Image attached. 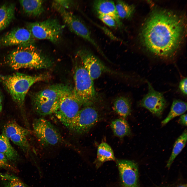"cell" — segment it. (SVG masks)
Wrapping results in <instances>:
<instances>
[{
	"instance_id": "36",
	"label": "cell",
	"mask_w": 187,
	"mask_h": 187,
	"mask_svg": "<svg viewBox=\"0 0 187 187\" xmlns=\"http://www.w3.org/2000/svg\"></svg>"
},
{
	"instance_id": "12",
	"label": "cell",
	"mask_w": 187,
	"mask_h": 187,
	"mask_svg": "<svg viewBox=\"0 0 187 187\" xmlns=\"http://www.w3.org/2000/svg\"><path fill=\"white\" fill-rule=\"evenodd\" d=\"M117 163L121 187H140L137 163L132 161L125 159L117 160Z\"/></svg>"
},
{
	"instance_id": "25",
	"label": "cell",
	"mask_w": 187,
	"mask_h": 187,
	"mask_svg": "<svg viewBox=\"0 0 187 187\" xmlns=\"http://www.w3.org/2000/svg\"><path fill=\"white\" fill-rule=\"evenodd\" d=\"M29 130L18 124L15 121H11L7 123L4 126L2 134L9 139L12 135L18 133L29 134Z\"/></svg>"
},
{
	"instance_id": "6",
	"label": "cell",
	"mask_w": 187,
	"mask_h": 187,
	"mask_svg": "<svg viewBox=\"0 0 187 187\" xmlns=\"http://www.w3.org/2000/svg\"><path fill=\"white\" fill-rule=\"evenodd\" d=\"M74 77V87L72 91L75 97L84 106L93 103L96 96L94 80L81 62L76 66Z\"/></svg>"
},
{
	"instance_id": "20",
	"label": "cell",
	"mask_w": 187,
	"mask_h": 187,
	"mask_svg": "<svg viewBox=\"0 0 187 187\" xmlns=\"http://www.w3.org/2000/svg\"><path fill=\"white\" fill-rule=\"evenodd\" d=\"M110 126L115 135L118 137L122 138L131 134L130 126L124 118L121 117L115 119L111 122Z\"/></svg>"
},
{
	"instance_id": "7",
	"label": "cell",
	"mask_w": 187,
	"mask_h": 187,
	"mask_svg": "<svg viewBox=\"0 0 187 187\" xmlns=\"http://www.w3.org/2000/svg\"><path fill=\"white\" fill-rule=\"evenodd\" d=\"M83 106V104L74 95L72 90L67 85L62 93L58 108L54 114L68 129Z\"/></svg>"
},
{
	"instance_id": "22",
	"label": "cell",
	"mask_w": 187,
	"mask_h": 187,
	"mask_svg": "<svg viewBox=\"0 0 187 187\" xmlns=\"http://www.w3.org/2000/svg\"><path fill=\"white\" fill-rule=\"evenodd\" d=\"M97 159L99 165L107 161L115 160L113 150L106 143H102L98 146Z\"/></svg>"
},
{
	"instance_id": "4",
	"label": "cell",
	"mask_w": 187,
	"mask_h": 187,
	"mask_svg": "<svg viewBox=\"0 0 187 187\" xmlns=\"http://www.w3.org/2000/svg\"><path fill=\"white\" fill-rule=\"evenodd\" d=\"M66 86L61 84L51 85L34 94L32 104L36 113L42 116L54 114L58 108L62 93Z\"/></svg>"
},
{
	"instance_id": "33",
	"label": "cell",
	"mask_w": 187,
	"mask_h": 187,
	"mask_svg": "<svg viewBox=\"0 0 187 187\" xmlns=\"http://www.w3.org/2000/svg\"><path fill=\"white\" fill-rule=\"evenodd\" d=\"M176 187H187V185L186 184H184L180 185Z\"/></svg>"
},
{
	"instance_id": "15",
	"label": "cell",
	"mask_w": 187,
	"mask_h": 187,
	"mask_svg": "<svg viewBox=\"0 0 187 187\" xmlns=\"http://www.w3.org/2000/svg\"><path fill=\"white\" fill-rule=\"evenodd\" d=\"M93 7L96 13L110 16L116 21L118 28L122 27V23L118 16L114 2L110 0H95L93 3Z\"/></svg>"
},
{
	"instance_id": "34",
	"label": "cell",
	"mask_w": 187,
	"mask_h": 187,
	"mask_svg": "<svg viewBox=\"0 0 187 187\" xmlns=\"http://www.w3.org/2000/svg\"><path fill=\"white\" fill-rule=\"evenodd\" d=\"M2 104H0V113L2 111Z\"/></svg>"
},
{
	"instance_id": "31",
	"label": "cell",
	"mask_w": 187,
	"mask_h": 187,
	"mask_svg": "<svg viewBox=\"0 0 187 187\" xmlns=\"http://www.w3.org/2000/svg\"><path fill=\"white\" fill-rule=\"evenodd\" d=\"M187 78L184 77L180 81L179 86V90L184 96L187 95Z\"/></svg>"
},
{
	"instance_id": "13",
	"label": "cell",
	"mask_w": 187,
	"mask_h": 187,
	"mask_svg": "<svg viewBox=\"0 0 187 187\" xmlns=\"http://www.w3.org/2000/svg\"><path fill=\"white\" fill-rule=\"evenodd\" d=\"M148 84V92L140 102L139 105L160 117L166 107V101L162 93L155 90L149 82Z\"/></svg>"
},
{
	"instance_id": "21",
	"label": "cell",
	"mask_w": 187,
	"mask_h": 187,
	"mask_svg": "<svg viewBox=\"0 0 187 187\" xmlns=\"http://www.w3.org/2000/svg\"><path fill=\"white\" fill-rule=\"evenodd\" d=\"M187 109L186 102L179 99L174 100L169 113L161 122L162 125H164L176 117L183 115L186 111Z\"/></svg>"
},
{
	"instance_id": "3",
	"label": "cell",
	"mask_w": 187,
	"mask_h": 187,
	"mask_svg": "<svg viewBox=\"0 0 187 187\" xmlns=\"http://www.w3.org/2000/svg\"><path fill=\"white\" fill-rule=\"evenodd\" d=\"M48 75L31 76L16 73L9 75H0L1 81L13 100L21 109H23L26 93L34 83L48 79Z\"/></svg>"
},
{
	"instance_id": "10",
	"label": "cell",
	"mask_w": 187,
	"mask_h": 187,
	"mask_svg": "<svg viewBox=\"0 0 187 187\" xmlns=\"http://www.w3.org/2000/svg\"><path fill=\"white\" fill-rule=\"evenodd\" d=\"M52 6L60 14L70 31L89 43L98 52L101 51L100 47L93 37L90 29L81 19L54 2Z\"/></svg>"
},
{
	"instance_id": "2",
	"label": "cell",
	"mask_w": 187,
	"mask_h": 187,
	"mask_svg": "<svg viewBox=\"0 0 187 187\" xmlns=\"http://www.w3.org/2000/svg\"><path fill=\"white\" fill-rule=\"evenodd\" d=\"M6 61L15 70L45 69L52 64L51 61L34 45L18 46L7 56Z\"/></svg>"
},
{
	"instance_id": "35",
	"label": "cell",
	"mask_w": 187,
	"mask_h": 187,
	"mask_svg": "<svg viewBox=\"0 0 187 187\" xmlns=\"http://www.w3.org/2000/svg\"><path fill=\"white\" fill-rule=\"evenodd\" d=\"M0 97H1V92H0Z\"/></svg>"
},
{
	"instance_id": "1",
	"label": "cell",
	"mask_w": 187,
	"mask_h": 187,
	"mask_svg": "<svg viewBox=\"0 0 187 187\" xmlns=\"http://www.w3.org/2000/svg\"><path fill=\"white\" fill-rule=\"evenodd\" d=\"M183 28L181 19L174 14L163 11L156 12L144 28V42L155 55L163 58L171 57L181 41Z\"/></svg>"
},
{
	"instance_id": "23",
	"label": "cell",
	"mask_w": 187,
	"mask_h": 187,
	"mask_svg": "<svg viewBox=\"0 0 187 187\" xmlns=\"http://www.w3.org/2000/svg\"><path fill=\"white\" fill-rule=\"evenodd\" d=\"M187 130H185L175 141L171 155L167 162L166 167L169 169L173 161L185 146L187 139Z\"/></svg>"
},
{
	"instance_id": "18",
	"label": "cell",
	"mask_w": 187,
	"mask_h": 187,
	"mask_svg": "<svg viewBox=\"0 0 187 187\" xmlns=\"http://www.w3.org/2000/svg\"><path fill=\"white\" fill-rule=\"evenodd\" d=\"M0 152L12 164L16 163L19 160L18 153L11 145L9 139L2 134L0 135Z\"/></svg>"
},
{
	"instance_id": "24",
	"label": "cell",
	"mask_w": 187,
	"mask_h": 187,
	"mask_svg": "<svg viewBox=\"0 0 187 187\" xmlns=\"http://www.w3.org/2000/svg\"><path fill=\"white\" fill-rule=\"evenodd\" d=\"M0 178L3 187H31L18 177L9 173H1Z\"/></svg>"
},
{
	"instance_id": "9",
	"label": "cell",
	"mask_w": 187,
	"mask_h": 187,
	"mask_svg": "<svg viewBox=\"0 0 187 187\" xmlns=\"http://www.w3.org/2000/svg\"><path fill=\"white\" fill-rule=\"evenodd\" d=\"M93 103L83 106L74 118L68 128L71 133L78 135L85 134L98 122L100 113Z\"/></svg>"
},
{
	"instance_id": "29",
	"label": "cell",
	"mask_w": 187,
	"mask_h": 187,
	"mask_svg": "<svg viewBox=\"0 0 187 187\" xmlns=\"http://www.w3.org/2000/svg\"><path fill=\"white\" fill-rule=\"evenodd\" d=\"M98 19L108 26L116 29L118 27L116 21L110 16L100 13H96Z\"/></svg>"
},
{
	"instance_id": "5",
	"label": "cell",
	"mask_w": 187,
	"mask_h": 187,
	"mask_svg": "<svg viewBox=\"0 0 187 187\" xmlns=\"http://www.w3.org/2000/svg\"><path fill=\"white\" fill-rule=\"evenodd\" d=\"M32 126L34 133L42 147L47 148L61 145L72 146L58 130L46 119L43 117L35 119Z\"/></svg>"
},
{
	"instance_id": "26",
	"label": "cell",
	"mask_w": 187,
	"mask_h": 187,
	"mask_svg": "<svg viewBox=\"0 0 187 187\" xmlns=\"http://www.w3.org/2000/svg\"><path fill=\"white\" fill-rule=\"evenodd\" d=\"M115 5L118 15L120 19L129 18L134 12L135 8L133 5L123 1H117Z\"/></svg>"
},
{
	"instance_id": "19",
	"label": "cell",
	"mask_w": 187,
	"mask_h": 187,
	"mask_svg": "<svg viewBox=\"0 0 187 187\" xmlns=\"http://www.w3.org/2000/svg\"><path fill=\"white\" fill-rule=\"evenodd\" d=\"M113 107L115 112L122 118L125 119L131 113V104L129 99L124 96H119L114 100Z\"/></svg>"
},
{
	"instance_id": "17",
	"label": "cell",
	"mask_w": 187,
	"mask_h": 187,
	"mask_svg": "<svg viewBox=\"0 0 187 187\" xmlns=\"http://www.w3.org/2000/svg\"><path fill=\"white\" fill-rule=\"evenodd\" d=\"M15 6L12 3H5L0 6V31L7 27L14 19Z\"/></svg>"
},
{
	"instance_id": "14",
	"label": "cell",
	"mask_w": 187,
	"mask_h": 187,
	"mask_svg": "<svg viewBox=\"0 0 187 187\" xmlns=\"http://www.w3.org/2000/svg\"><path fill=\"white\" fill-rule=\"evenodd\" d=\"M35 39L27 28H18L7 32L0 37V46L34 45Z\"/></svg>"
},
{
	"instance_id": "16",
	"label": "cell",
	"mask_w": 187,
	"mask_h": 187,
	"mask_svg": "<svg viewBox=\"0 0 187 187\" xmlns=\"http://www.w3.org/2000/svg\"><path fill=\"white\" fill-rule=\"evenodd\" d=\"M19 2L23 11L27 15L37 17L44 11V1L40 0H20Z\"/></svg>"
},
{
	"instance_id": "8",
	"label": "cell",
	"mask_w": 187,
	"mask_h": 187,
	"mask_svg": "<svg viewBox=\"0 0 187 187\" xmlns=\"http://www.w3.org/2000/svg\"><path fill=\"white\" fill-rule=\"evenodd\" d=\"M26 27L35 39L48 40L54 43L60 40L64 28L56 19L50 18L28 23Z\"/></svg>"
},
{
	"instance_id": "30",
	"label": "cell",
	"mask_w": 187,
	"mask_h": 187,
	"mask_svg": "<svg viewBox=\"0 0 187 187\" xmlns=\"http://www.w3.org/2000/svg\"><path fill=\"white\" fill-rule=\"evenodd\" d=\"M53 2L61 7L67 9L71 8L74 4V2L71 0H55Z\"/></svg>"
},
{
	"instance_id": "32",
	"label": "cell",
	"mask_w": 187,
	"mask_h": 187,
	"mask_svg": "<svg viewBox=\"0 0 187 187\" xmlns=\"http://www.w3.org/2000/svg\"><path fill=\"white\" fill-rule=\"evenodd\" d=\"M187 114H183L181 116L179 120L178 123L181 125L184 126L187 125Z\"/></svg>"
},
{
	"instance_id": "11",
	"label": "cell",
	"mask_w": 187,
	"mask_h": 187,
	"mask_svg": "<svg viewBox=\"0 0 187 187\" xmlns=\"http://www.w3.org/2000/svg\"><path fill=\"white\" fill-rule=\"evenodd\" d=\"M77 54L81 62L93 80L98 78L104 73L117 74L108 68L87 49H80Z\"/></svg>"
},
{
	"instance_id": "27",
	"label": "cell",
	"mask_w": 187,
	"mask_h": 187,
	"mask_svg": "<svg viewBox=\"0 0 187 187\" xmlns=\"http://www.w3.org/2000/svg\"><path fill=\"white\" fill-rule=\"evenodd\" d=\"M29 134L18 133L11 136L9 139L15 144L19 146L25 153L30 150V145L27 138Z\"/></svg>"
},
{
	"instance_id": "28",
	"label": "cell",
	"mask_w": 187,
	"mask_h": 187,
	"mask_svg": "<svg viewBox=\"0 0 187 187\" xmlns=\"http://www.w3.org/2000/svg\"><path fill=\"white\" fill-rule=\"evenodd\" d=\"M4 169L17 173L19 170L14 164L11 163L6 157L0 152V170Z\"/></svg>"
}]
</instances>
